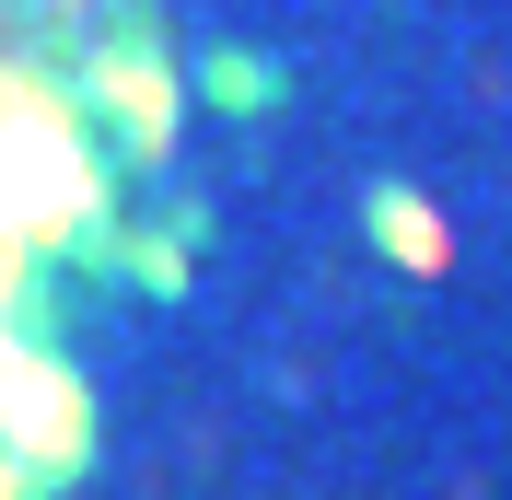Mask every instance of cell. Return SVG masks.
I'll return each mask as SVG.
<instances>
[{"label": "cell", "mask_w": 512, "mask_h": 500, "mask_svg": "<svg viewBox=\"0 0 512 500\" xmlns=\"http://www.w3.org/2000/svg\"><path fill=\"white\" fill-rule=\"evenodd\" d=\"M163 0H0V500L94 454L70 338L187 268Z\"/></svg>", "instance_id": "obj_1"}]
</instances>
